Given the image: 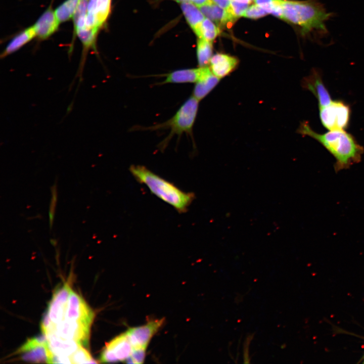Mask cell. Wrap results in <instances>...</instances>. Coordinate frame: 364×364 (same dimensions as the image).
<instances>
[{
    "label": "cell",
    "mask_w": 364,
    "mask_h": 364,
    "mask_svg": "<svg viewBox=\"0 0 364 364\" xmlns=\"http://www.w3.org/2000/svg\"><path fill=\"white\" fill-rule=\"evenodd\" d=\"M199 102L197 99L192 96L185 101L175 114L168 120L149 127H141L139 129H170L169 134L159 145L160 149L164 150L174 135L180 137L185 133L192 136L193 128L198 111Z\"/></svg>",
    "instance_id": "277c9868"
},
{
    "label": "cell",
    "mask_w": 364,
    "mask_h": 364,
    "mask_svg": "<svg viewBox=\"0 0 364 364\" xmlns=\"http://www.w3.org/2000/svg\"><path fill=\"white\" fill-rule=\"evenodd\" d=\"M202 72V67L176 70L165 75L161 84L167 83H196Z\"/></svg>",
    "instance_id": "e0dca14e"
},
{
    "label": "cell",
    "mask_w": 364,
    "mask_h": 364,
    "mask_svg": "<svg viewBox=\"0 0 364 364\" xmlns=\"http://www.w3.org/2000/svg\"><path fill=\"white\" fill-rule=\"evenodd\" d=\"M71 290L69 285L66 283L54 292L44 316L52 324L56 325L65 318Z\"/></svg>",
    "instance_id": "9c48e42d"
},
{
    "label": "cell",
    "mask_w": 364,
    "mask_h": 364,
    "mask_svg": "<svg viewBox=\"0 0 364 364\" xmlns=\"http://www.w3.org/2000/svg\"><path fill=\"white\" fill-rule=\"evenodd\" d=\"M350 108L342 101H332L320 107V117L323 126L329 130H344L349 124Z\"/></svg>",
    "instance_id": "5b68a950"
},
{
    "label": "cell",
    "mask_w": 364,
    "mask_h": 364,
    "mask_svg": "<svg viewBox=\"0 0 364 364\" xmlns=\"http://www.w3.org/2000/svg\"><path fill=\"white\" fill-rule=\"evenodd\" d=\"M234 1L241 3H244V4H250L251 2L250 0H233Z\"/></svg>",
    "instance_id": "d6a6232c"
},
{
    "label": "cell",
    "mask_w": 364,
    "mask_h": 364,
    "mask_svg": "<svg viewBox=\"0 0 364 364\" xmlns=\"http://www.w3.org/2000/svg\"><path fill=\"white\" fill-rule=\"evenodd\" d=\"M220 30L210 19L205 18L202 22L198 36L212 42L219 34Z\"/></svg>",
    "instance_id": "603a6c76"
},
{
    "label": "cell",
    "mask_w": 364,
    "mask_h": 364,
    "mask_svg": "<svg viewBox=\"0 0 364 364\" xmlns=\"http://www.w3.org/2000/svg\"><path fill=\"white\" fill-rule=\"evenodd\" d=\"M209 64V68L213 74L221 79L230 75L236 69L239 60L227 54L218 53L212 56Z\"/></svg>",
    "instance_id": "9a60e30c"
},
{
    "label": "cell",
    "mask_w": 364,
    "mask_h": 364,
    "mask_svg": "<svg viewBox=\"0 0 364 364\" xmlns=\"http://www.w3.org/2000/svg\"><path fill=\"white\" fill-rule=\"evenodd\" d=\"M129 171L138 182L145 185L152 193L172 206L179 213L186 212L195 199L194 194L181 191L173 183L144 166L131 165Z\"/></svg>",
    "instance_id": "3957f363"
},
{
    "label": "cell",
    "mask_w": 364,
    "mask_h": 364,
    "mask_svg": "<svg viewBox=\"0 0 364 364\" xmlns=\"http://www.w3.org/2000/svg\"><path fill=\"white\" fill-rule=\"evenodd\" d=\"M133 347L126 332L115 337L103 349L100 356L102 362L126 361L130 355Z\"/></svg>",
    "instance_id": "52a82bcc"
},
{
    "label": "cell",
    "mask_w": 364,
    "mask_h": 364,
    "mask_svg": "<svg viewBox=\"0 0 364 364\" xmlns=\"http://www.w3.org/2000/svg\"><path fill=\"white\" fill-rule=\"evenodd\" d=\"M248 8V4L241 3L232 0L230 8L228 11H229L234 17L238 19L241 16H243Z\"/></svg>",
    "instance_id": "f1b7e54d"
},
{
    "label": "cell",
    "mask_w": 364,
    "mask_h": 364,
    "mask_svg": "<svg viewBox=\"0 0 364 364\" xmlns=\"http://www.w3.org/2000/svg\"><path fill=\"white\" fill-rule=\"evenodd\" d=\"M199 9L204 16L214 21L220 28H230L237 20L229 11L221 8L211 1Z\"/></svg>",
    "instance_id": "5bb4252c"
},
{
    "label": "cell",
    "mask_w": 364,
    "mask_h": 364,
    "mask_svg": "<svg viewBox=\"0 0 364 364\" xmlns=\"http://www.w3.org/2000/svg\"><path fill=\"white\" fill-rule=\"evenodd\" d=\"M70 361L71 363H97L94 360L89 353L81 345L79 348L70 356Z\"/></svg>",
    "instance_id": "d4e9b609"
},
{
    "label": "cell",
    "mask_w": 364,
    "mask_h": 364,
    "mask_svg": "<svg viewBox=\"0 0 364 364\" xmlns=\"http://www.w3.org/2000/svg\"><path fill=\"white\" fill-rule=\"evenodd\" d=\"M191 3H192L193 4L196 5L197 7H199L208 2H209L210 0H190Z\"/></svg>",
    "instance_id": "1f68e13d"
},
{
    "label": "cell",
    "mask_w": 364,
    "mask_h": 364,
    "mask_svg": "<svg viewBox=\"0 0 364 364\" xmlns=\"http://www.w3.org/2000/svg\"><path fill=\"white\" fill-rule=\"evenodd\" d=\"M277 0H254L255 4L263 9L268 14H271Z\"/></svg>",
    "instance_id": "f546056e"
},
{
    "label": "cell",
    "mask_w": 364,
    "mask_h": 364,
    "mask_svg": "<svg viewBox=\"0 0 364 364\" xmlns=\"http://www.w3.org/2000/svg\"><path fill=\"white\" fill-rule=\"evenodd\" d=\"M52 198L49 208V226L51 230L54 219L55 211L57 201V191L56 183L51 187Z\"/></svg>",
    "instance_id": "83f0119b"
},
{
    "label": "cell",
    "mask_w": 364,
    "mask_h": 364,
    "mask_svg": "<svg viewBox=\"0 0 364 364\" xmlns=\"http://www.w3.org/2000/svg\"></svg>",
    "instance_id": "d590c367"
},
{
    "label": "cell",
    "mask_w": 364,
    "mask_h": 364,
    "mask_svg": "<svg viewBox=\"0 0 364 364\" xmlns=\"http://www.w3.org/2000/svg\"><path fill=\"white\" fill-rule=\"evenodd\" d=\"M212 45L211 42L204 38H199L197 56L200 67H205L209 64L212 55Z\"/></svg>",
    "instance_id": "44dd1931"
},
{
    "label": "cell",
    "mask_w": 364,
    "mask_h": 364,
    "mask_svg": "<svg viewBox=\"0 0 364 364\" xmlns=\"http://www.w3.org/2000/svg\"><path fill=\"white\" fill-rule=\"evenodd\" d=\"M111 0H96L95 26L99 29L104 25L110 12Z\"/></svg>",
    "instance_id": "7402d4cb"
},
{
    "label": "cell",
    "mask_w": 364,
    "mask_h": 364,
    "mask_svg": "<svg viewBox=\"0 0 364 364\" xmlns=\"http://www.w3.org/2000/svg\"><path fill=\"white\" fill-rule=\"evenodd\" d=\"M164 321L163 318L154 320L142 326L129 328L126 333L133 348H147Z\"/></svg>",
    "instance_id": "30bf717a"
},
{
    "label": "cell",
    "mask_w": 364,
    "mask_h": 364,
    "mask_svg": "<svg viewBox=\"0 0 364 364\" xmlns=\"http://www.w3.org/2000/svg\"><path fill=\"white\" fill-rule=\"evenodd\" d=\"M220 79L208 67H203L199 80L196 82L192 96L199 101L206 97L218 84Z\"/></svg>",
    "instance_id": "2e32d148"
},
{
    "label": "cell",
    "mask_w": 364,
    "mask_h": 364,
    "mask_svg": "<svg viewBox=\"0 0 364 364\" xmlns=\"http://www.w3.org/2000/svg\"><path fill=\"white\" fill-rule=\"evenodd\" d=\"M181 8L188 23L198 35L201 25L205 19L204 15L196 5L190 2L182 3Z\"/></svg>",
    "instance_id": "d6986e66"
},
{
    "label": "cell",
    "mask_w": 364,
    "mask_h": 364,
    "mask_svg": "<svg viewBox=\"0 0 364 364\" xmlns=\"http://www.w3.org/2000/svg\"><path fill=\"white\" fill-rule=\"evenodd\" d=\"M21 359L34 363H49V348L44 338L28 339L17 350Z\"/></svg>",
    "instance_id": "ba28073f"
},
{
    "label": "cell",
    "mask_w": 364,
    "mask_h": 364,
    "mask_svg": "<svg viewBox=\"0 0 364 364\" xmlns=\"http://www.w3.org/2000/svg\"><path fill=\"white\" fill-rule=\"evenodd\" d=\"M178 3H184V2H190V0H173Z\"/></svg>",
    "instance_id": "836d02e7"
},
{
    "label": "cell",
    "mask_w": 364,
    "mask_h": 364,
    "mask_svg": "<svg viewBox=\"0 0 364 364\" xmlns=\"http://www.w3.org/2000/svg\"><path fill=\"white\" fill-rule=\"evenodd\" d=\"M89 0H79L76 10L73 18V35L76 31L85 26Z\"/></svg>",
    "instance_id": "cb8c5ba5"
},
{
    "label": "cell",
    "mask_w": 364,
    "mask_h": 364,
    "mask_svg": "<svg viewBox=\"0 0 364 364\" xmlns=\"http://www.w3.org/2000/svg\"><path fill=\"white\" fill-rule=\"evenodd\" d=\"M94 317V312L85 301L79 295L71 290L64 319L80 322L91 325Z\"/></svg>",
    "instance_id": "8fae6325"
},
{
    "label": "cell",
    "mask_w": 364,
    "mask_h": 364,
    "mask_svg": "<svg viewBox=\"0 0 364 364\" xmlns=\"http://www.w3.org/2000/svg\"><path fill=\"white\" fill-rule=\"evenodd\" d=\"M147 348H133L129 357L126 360L129 363H143L146 357Z\"/></svg>",
    "instance_id": "4316f807"
},
{
    "label": "cell",
    "mask_w": 364,
    "mask_h": 364,
    "mask_svg": "<svg viewBox=\"0 0 364 364\" xmlns=\"http://www.w3.org/2000/svg\"><path fill=\"white\" fill-rule=\"evenodd\" d=\"M90 327L82 322L64 319L55 325L50 323L44 336L54 334L63 339L74 340L85 346L88 342Z\"/></svg>",
    "instance_id": "8992f818"
},
{
    "label": "cell",
    "mask_w": 364,
    "mask_h": 364,
    "mask_svg": "<svg viewBox=\"0 0 364 364\" xmlns=\"http://www.w3.org/2000/svg\"><path fill=\"white\" fill-rule=\"evenodd\" d=\"M299 133L309 136L321 144L335 158L337 171L347 169L360 161L363 148L344 130H330L323 134L313 131L307 122L301 123Z\"/></svg>",
    "instance_id": "6da1fadb"
},
{
    "label": "cell",
    "mask_w": 364,
    "mask_h": 364,
    "mask_svg": "<svg viewBox=\"0 0 364 364\" xmlns=\"http://www.w3.org/2000/svg\"><path fill=\"white\" fill-rule=\"evenodd\" d=\"M282 19L299 26L302 34L327 31L326 22L331 17L324 5L316 0H281Z\"/></svg>",
    "instance_id": "7a4b0ae2"
},
{
    "label": "cell",
    "mask_w": 364,
    "mask_h": 364,
    "mask_svg": "<svg viewBox=\"0 0 364 364\" xmlns=\"http://www.w3.org/2000/svg\"><path fill=\"white\" fill-rule=\"evenodd\" d=\"M35 37L36 34L33 26L25 29L14 36L8 43L1 53V58H5L17 51Z\"/></svg>",
    "instance_id": "ac0fdd59"
},
{
    "label": "cell",
    "mask_w": 364,
    "mask_h": 364,
    "mask_svg": "<svg viewBox=\"0 0 364 364\" xmlns=\"http://www.w3.org/2000/svg\"><path fill=\"white\" fill-rule=\"evenodd\" d=\"M222 9L228 10L230 8L232 0H210Z\"/></svg>",
    "instance_id": "4dcf8cb0"
},
{
    "label": "cell",
    "mask_w": 364,
    "mask_h": 364,
    "mask_svg": "<svg viewBox=\"0 0 364 364\" xmlns=\"http://www.w3.org/2000/svg\"><path fill=\"white\" fill-rule=\"evenodd\" d=\"M60 23L51 5L33 25L36 36L41 40L47 39L57 30Z\"/></svg>",
    "instance_id": "4fadbf2b"
},
{
    "label": "cell",
    "mask_w": 364,
    "mask_h": 364,
    "mask_svg": "<svg viewBox=\"0 0 364 364\" xmlns=\"http://www.w3.org/2000/svg\"><path fill=\"white\" fill-rule=\"evenodd\" d=\"M79 2V0H66L55 9V13L60 23L73 18Z\"/></svg>",
    "instance_id": "ffe728a7"
},
{
    "label": "cell",
    "mask_w": 364,
    "mask_h": 364,
    "mask_svg": "<svg viewBox=\"0 0 364 364\" xmlns=\"http://www.w3.org/2000/svg\"><path fill=\"white\" fill-rule=\"evenodd\" d=\"M268 13L258 5H252L247 8L243 16L250 19H256L266 16Z\"/></svg>",
    "instance_id": "484cf974"
},
{
    "label": "cell",
    "mask_w": 364,
    "mask_h": 364,
    "mask_svg": "<svg viewBox=\"0 0 364 364\" xmlns=\"http://www.w3.org/2000/svg\"><path fill=\"white\" fill-rule=\"evenodd\" d=\"M250 1H251V2H252L253 1H254V0H250Z\"/></svg>",
    "instance_id": "e575fe53"
},
{
    "label": "cell",
    "mask_w": 364,
    "mask_h": 364,
    "mask_svg": "<svg viewBox=\"0 0 364 364\" xmlns=\"http://www.w3.org/2000/svg\"><path fill=\"white\" fill-rule=\"evenodd\" d=\"M302 86L314 95L320 107L329 105L332 101L323 82L322 73L319 70L313 69L308 76L304 77L302 81Z\"/></svg>",
    "instance_id": "7c38bea8"
}]
</instances>
